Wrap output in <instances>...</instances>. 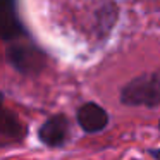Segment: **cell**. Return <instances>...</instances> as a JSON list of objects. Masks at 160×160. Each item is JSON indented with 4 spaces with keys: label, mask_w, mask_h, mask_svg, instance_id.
Wrapping results in <instances>:
<instances>
[{
    "label": "cell",
    "mask_w": 160,
    "mask_h": 160,
    "mask_svg": "<svg viewBox=\"0 0 160 160\" xmlns=\"http://www.w3.org/2000/svg\"><path fill=\"white\" fill-rule=\"evenodd\" d=\"M121 103L126 107H158L160 105V69L132 78L121 90Z\"/></svg>",
    "instance_id": "obj_1"
},
{
    "label": "cell",
    "mask_w": 160,
    "mask_h": 160,
    "mask_svg": "<svg viewBox=\"0 0 160 160\" xmlns=\"http://www.w3.org/2000/svg\"><path fill=\"white\" fill-rule=\"evenodd\" d=\"M7 62L18 72L24 76H38L47 67V55L43 50L29 42H11V45L5 50Z\"/></svg>",
    "instance_id": "obj_2"
},
{
    "label": "cell",
    "mask_w": 160,
    "mask_h": 160,
    "mask_svg": "<svg viewBox=\"0 0 160 160\" xmlns=\"http://www.w3.org/2000/svg\"><path fill=\"white\" fill-rule=\"evenodd\" d=\"M28 129L12 108H9L0 93V146H12L24 141Z\"/></svg>",
    "instance_id": "obj_3"
},
{
    "label": "cell",
    "mask_w": 160,
    "mask_h": 160,
    "mask_svg": "<svg viewBox=\"0 0 160 160\" xmlns=\"http://www.w3.org/2000/svg\"><path fill=\"white\" fill-rule=\"evenodd\" d=\"M69 121L64 114H55L48 117L38 129V139L45 146L59 148L69 139Z\"/></svg>",
    "instance_id": "obj_4"
},
{
    "label": "cell",
    "mask_w": 160,
    "mask_h": 160,
    "mask_svg": "<svg viewBox=\"0 0 160 160\" xmlns=\"http://www.w3.org/2000/svg\"><path fill=\"white\" fill-rule=\"evenodd\" d=\"M24 35V26L18 14V0H0V40L14 42Z\"/></svg>",
    "instance_id": "obj_5"
},
{
    "label": "cell",
    "mask_w": 160,
    "mask_h": 160,
    "mask_svg": "<svg viewBox=\"0 0 160 160\" xmlns=\"http://www.w3.org/2000/svg\"><path fill=\"white\" fill-rule=\"evenodd\" d=\"M76 121L78 126L88 134L103 131L108 126V114L102 105L95 102H86L83 103L76 112Z\"/></svg>",
    "instance_id": "obj_6"
},
{
    "label": "cell",
    "mask_w": 160,
    "mask_h": 160,
    "mask_svg": "<svg viewBox=\"0 0 160 160\" xmlns=\"http://www.w3.org/2000/svg\"><path fill=\"white\" fill-rule=\"evenodd\" d=\"M117 18H119V9L114 0H105L97 9V35L102 40L107 38L112 33V28L117 22Z\"/></svg>",
    "instance_id": "obj_7"
},
{
    "label": "cell",
    "mask_w": 160,
    "mask_h": 160,
    "mask_svg": "<svg viewBox=\"0 0 160 160\" xmlns=\"http://www.w3.org/2000/svg\"><path fill=\"white\" fill-rule=\"evenodd\" d=\"M148 153H150V157H153L155 160H160V148H152V150H148Z\"/></svg>",
    "instance_id": "obj_8"
},
{
    "label": "cell",
    "mask_w": 160,
    "mask_h": 160,
    "mask_svg": "<svg viewBox=\"0 0 160 160\" xmlns=\"http://www.w3.org/2000/svg\"><path fill=\"white\" fill-rule=\"evenodd\" d=\"M158 128H160V121H158Z\"/></svg>",
    "instance_id": "obj_9"
}]
</instances>
